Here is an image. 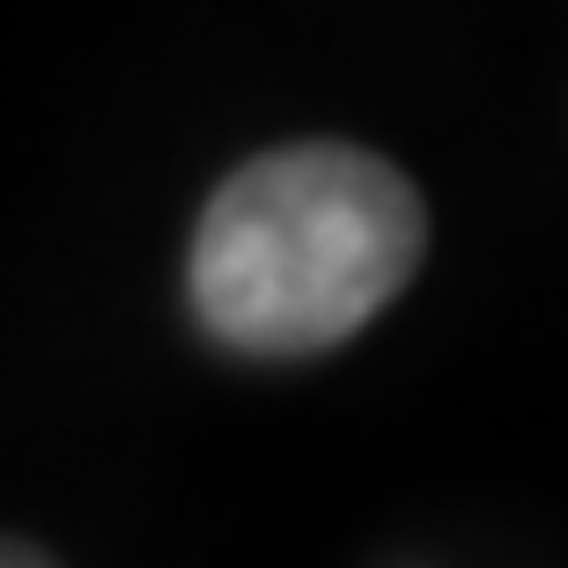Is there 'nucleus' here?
I'll return each mask as SVG.
<instances>
[{
	"label": "nucleus",
	"mask_w": 568,
	"mask_h": 568,
	"mask_svg": "<svg viewBox=\"0 0 568 568\" xmlns=\"http://www.w3.org/2000/svg\"><path fill=\"white\" fill-rule=\"evenodd\" d=\"M422 192L347 141L274 148L230 178L192 236V311L222 347L317 355L414 281Z\"/></svg>",
	"instance_id": "nucleus-1"
},
{
	"label": "nucleus",
	"mask_w": 568,
	"mask_h": 568,
	"mask_svg": "<svg viewBox=\"0 0 568 568\" xmlns=\"http://www.w3.org/2000/svg\"><path fill=\"white\" fill-rule=\"evenodd\" d=\"M0 568H52L38 547H16V539H0Z\"/></svg>",
	"instance_id": "nucleus-2"
}]
</instances>
